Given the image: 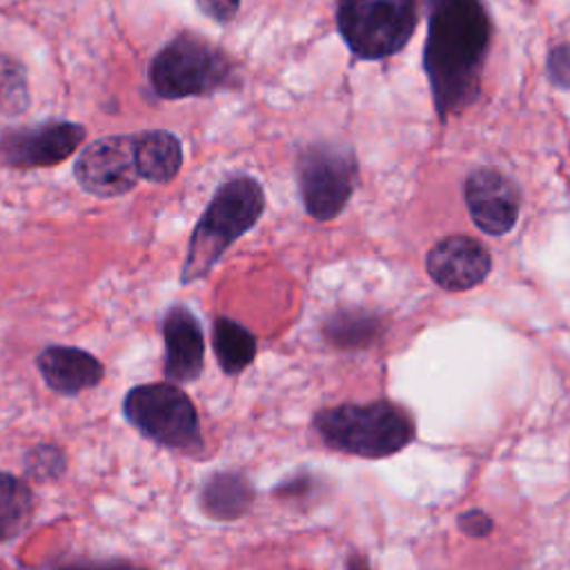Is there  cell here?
Returning a JSON list of instances; mask_svg holds the SVG:
<instances>
[{"label":"cell","mask_w":570,"mask_h":570,"mask_svg":"<svg viewBox=\"0 0 570 570\" xmlns=\"http://www.w3.org/2000/svg\"><path fill=\"white\" fill-rule=\"evenodd\" d=\"M428 38L423 67L441 118L465 109L479 94L492 24L481 0H423Z\"/></svg>","instance_id":"obj_1"},{"label":"cell","mask_w":570,"mask_h":570,"mask_svg":"<svg viewBox=\"0 0 570 570\" xmlns=\"http://www.w3.org/2000/svg\"><path fill=\"white\" fill-rule=\"evenodd\" d=\"M263 209L265 191L256 178L240 174L225 180L194 227L180 283L187 285L207 276L232 243L258 223Z\"/></svg>","instance_id":"obj_2"},{"label":"cell","mask_w":570,"mask_h":570,"mask_svg":"<svg viewBox=\"0 0 570 570\" xmlns=\"http://www.w3.org/2000/svg\"><path fill=\"white\" fill-rule=\"evenodd\" d=\"M314 430L327 448L363 459L390 456L414 439L410 414L390 401L325 407L314 414Z\"/></svg>","instance_id":"obj_3"},{"label":"cell","mask_w":570,"mask_h":570,"mask_svg":"<svg viewBox=\"0 0 570 570\" xmlns=\"http://www.w3.org/2000/svg\"><path fill=\"white\" fill-rule=\"evenodd\" d=\"M149 87L165 100L212 96L238 85V67L225 49L203 36L183 31L149 62Z\"/></svg>","instance_id":"obj_4"},{"label":"cell","mask_w":570,"mask_h":570,"mask_svg":"<svg viewBox=\"0 0 570 570\" xmlns=\"http://www.w3.org/2000/svg\"><path fill=\"white\" fill-rule=\"evenodd\" d=\"M122 414L145 439L169 448L203 450L200 419L194 401L176 383H145L125 394Z\"/></svg>","instance_id":"obj_5"},{"label":"cell","mask_w":570,"mask_h":570,"mask_svg":"<svg viewBox=\"0 0 570 570\" xmlns=\"http://www.w3.org/2000/svg\"><path fill=\"white\" fill-rule=\"evenodd\" d=\"M419 20V0H336V27L356 58L396 53Z\"/></svg>","instance_id":"obj_6"},{"label":"cell","mask_w":570,"mask_h":570,"mask_svg":"<svg viewBox=\"0 0 570 570\" xmlns=\"http://www.w3.org/2000/svg\"><path fill=\"white\" fill-rule=\"evenodd\" d=\"M356 156L352 147L336 140L307 145L296 158V180L305 212L314 220L336 218L356 185Z\"/></svg>","instance_id":"obj_7"},{"label":"cell","mask_w":570,"mask_h":570,"mask_svg":"<svg viewBox=\"0 0 570 570\" xmlns=\"http://www.w3.org/2000/svg\"><path fill=\"white\" fill-rule=\"evenodd\" d=\"M82 138L85 127L65 120L4 129L0 134V160L13 169L53 167L67 160Z\"/></svg>","instance_id":"obj_8"},{"label":"cell","mask_w":570,"mask_h":570,"mask_svg":"<svg viewBox=\"0 0 570 570\" xmlns=\"http://www.w3.org/2000/svg\"><path fill=\"white\" fill-rule=\"evenodd\" d=\"M78 185L98 198H116L138 183L134 136H105L89 142L73 165Z\"/></svg>","instance_id":"obj_9"},{"label":"cell","mask_w":570,"mask_h":570,"mask_svg":"<svg viewBox=\"0 0 570 570\" xmlns=\"http://www.w3.org/2000/svg\"><path fill=\"white\" fill-rule=\"evenodd\" d=\"M463 191L470 216L481 232L501 236L514 227L519 216V191L503 174L494 169H476L468 176Z\"/></svg>","instance_id":"obj_10"},{"label":"cell","mask_w":570,"mask_h":570,"mask_svg":"<svg viewBox=\"0 0 570 570\" xmlns=\"http://www.w3.org/2000/svg\"><path fill=\"white\" fill-rule=\"evenodd\" d=\"M490 267V252L468 236H448L439 240L425 258V269L432 281L450 292H463L479 285Z\"/></svg>","instance_id":"obj_11"},{"label":"cell","mask_w":570,"mask_h":570,"mask_svg":"<svg viewBox=\"0 0 570 570\" xmlns=\"http://www.w3.org/2000/svg\"><path fill=\"white\" fill-rule=\"evenodd\" d=\"M165 365L169 383H191L205 365V338L200 321L185 305H171L163 316Z\"/></svg>","instance_id":"obj_12"},{"label":"cell","mask_w":570,"mask_h":570,"mask_svg":"<svg viewBox=\"0 0 570 570\" xmlns=\"http://www.w3.org/2000/svg\"><path fill=\"white\" fill-rule=\"evenodd\" d=\"M36 365L45 383L65 396L96 387L105 376V367L94 354L69 345L45 347L36 356Z\"/></svg>","instance_id":"obj_13"},{"label":"cell","mask_w":570,"mask_h":570,"mask_svg":"<svg viewBox=\"0 0 570 570\" xmlns=\"http://www.w3.org/2000/svg\"><path fill=\"white\" fill-rule=\"evenodd\" d=\"M134 158L142 180L163 185L176 178L183 165V145L176 134L165 129H147L134 134Z\"/></svg>","instance_id":"obj_14"},{"label":"cell","mask_w":570,"mask_h":570,"mask_svg":"<svg viewBox=\"0 0 570 570\" xmlns=\"http://www.w3.org/2000/svg\"><path fill=\"white\" fill-rule=\"evenodd\" d=\"M198 503L207 517L218 521H234L252 508L254 485L243 472H214L200 485Z\"/></svg>","instance_id":"obj_15"},{"label":"cell","mask_w":570,"mask_h":570,"mask_svg":"<svg viewBox=\"0 0 570 570\" xmlns=\"http://www.w3.org/2000/svg\"><path fill=\"white\" fill-rule=\"evenodd\" d=\"M212 345L220 370L229 376L240 374L256 356V336L229 316H218L214 321Z\"/></svg>","instance_id":"obj_16"},{"label":"cell","mask_w":570,"mask_h":570,"mask_svg":"<svg viewBox=\"0 0 570 570\" xmlns=\"http://www.w3.org/2000/svg\"><path fill=\"white\" fill-rule=\"evenodd\" d=\"M381 334V318L367 309H338L325 325L323 336L341 350H361L376 341Z\"/></svg>","instance_id":"obj_17"},{"label":"cell","mask_w":570,"mask_h":570,"mask_svg":"<svg viewBox=\"0 0 570 570\" xmlns=\"http://www.w3.org/2000/svg\"><path fill=\"white\" fill-rule=\"evenodd\" d=\"M36 497L16 474L0 472V543L18 537L31 521Z\"/></svg>","instance_id":"obj_18"},{"label":"cell","mask_w":570,"mask_h":570,"mask_svg":"<svg viewBox=\"0 0 570 570\" xmlns=\"http://www.w3.org/2000/svg\"><path fill=\"white\" fill-rule=\"evenodd\" d=\"M29 91L24 82V71L16 60H0V109L7 114H18L27 107Z\"/></svg>","instance_id":"obj_19"},{"label":"cell","mask_w":570,"mask_h":570,"mask_svg":"<svg viewBox=\"0 0 570 570\" xmlns=\"http://www.w3.org/2000/svg\"><path fill=\"white\" fill-rule=\"evenodd\" d=\"M24 472L36 481H51L65 472V452L53 443H38L24 456Z\"/></svg>","instance_id":"obj_20"},{"label":"cell","mask_w":570,"mask_h":570,"mask_svg":"<svg viewBox=\"0 0 570 570\" xmlns=\"http://www.w3.org/2000/svg\"><path fill=\"white\" fill-rule=\"evenodd\" d=\"M548 76L554 87L570 89V45H559L550 49Z\"/></svg>","instance_id":"obj_21"},{"label":"cell","mask_w":570,"mask_h":570,"mask_svg":"<svg viewBox=\"0 0 570 570\" xmlns=\"http://www.w3.org/2000/svg\"><path fill=\"white\" fill-rule=\"evenodd\" d=\"M456 525L461 532H465L468 537H485L492 532L494 521L483 512V510H468L463 514H459Z\"/></svg>","instance_id":"obj_22"},{"label":"cell","mask_w":570,"mask_h":570,"mask_svg":"<svg viewBox=\"0 0 570 570\" xmlns=\"http://www.w3.org/2000/svg\"><path fill=\"white\" fill-rule=\"evenodd\" d=\"M198 9L214 22H229L238 13L240 0H196Z\"/></svg>","instance_id":"obj_23"},{"label":"cell","mask_w":570,"mask_h":570,"mask_svg":"<svg viewBox=\"0 0 570 570\" xmlns=\"http://www.w3.org/2000/svg\"><path fill=\"white\" fill-rule=\"evenodd\" d=\"M56 570H149L145 566L125 561V559H94V561H73Z\"/></svg>","instance_id":"obj_24"},{"label":"cell","mask_w":570,"mask_h":570,"mask_svg":"<svg viewBox=\"0 0 570 570\" xmlns=\"http://www.w3.org/2000/svg\"><path fill=\"white\" fill-rule=\"evenodd\" d=\"M345 570H370L365 557H361L358 552H352L347 559H345Z\"/></svg>","instance_id":"obj_25"}]
</instances>
